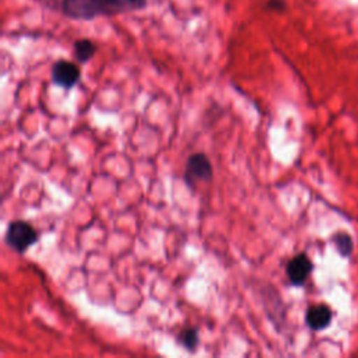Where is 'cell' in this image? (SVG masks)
Here are the masks:
<instances>
[{"label":"cell","mask_w":358,"mask_h":358,"mask_svg":"<svg viewBox=\"0 0 358 358\" xmlns=\"http://www.w3.org/2000/svg\"><path fill=\"white\" fill-rule=\"evenodd\" d=\"M147 0H63V14L74 20H90L99 15H115L140 10Z\"/></svg>","instance_id":"1"},{"label":"cell","mask_w":358,"mask_h":358,"mask_svg":"<svg viewBox=\"0 0 358 358\" xmlns=\"http://www.w3.org/2000/svg\"><path fill=\"white\" fill-rule=\"evenodd\" d=\"M38 239L36 231L24 221H13L6 231V243L15 252L22 253Z\"/></svg>","instance_id":"2"},{"label":"cell","mask_w":358,"mask_h":358,"mask_svg":"<svg viewBox=\"0 0 358 358\" xmlns=\"http://www.w3.org/2000/svg\"><path fill=\"white\" fill-rule=\"evenodd\" d=\"M213 178V166L204 154H193L186 162L185 179L192 186L200 180H210Z\"/></svg>","instance_id":"3"},{"label":"cell","mask_w":358,"mask_h":358,"mask_svg":"<svg viewBox=\"0 0 358 358\" xmlns=\"http://www.w3.org/2000/svg\"><path fill=\"white\" fill-rule=\"evenodd\" d=\"M313 270V263L305 253H299L295 257H292L287 263V277L289 282L295 287H301L305 284L306 278L310 275Z\"/></svg>","instance_id":"4"},{"label":"cell","mask_w":358,"mask_h":358,"mask_svg":"<svg viewBox=\"0 0 358 358\" xmlns=\"http://www.w3.org/2000/svg\"><path fill=\"white\" fill-rule=\"evenodd\" d=\"M52 80L62 88H71L80 80V69L67 60H59L52 70Z\"/></svg>","instance_id":"5"},{"label":"cell","mask_w":358,"mask_h":358,"mask_svg":"<svg viewBox=\"0 0 358 358\" xmlns=\"http://www.w3.org/2000/svg\"><path fill=\"white\" fill-rule=\"evenodd\" d=\"M331 317L333 315L330 308L324 303H319L308 308L305 315V322L312 330H323L330 324Z\"/></svg>","instance_id":"6"},{"label":"cell","mask_w":358,"mask_h":358,"mask_svg":"<svg viewBox=\"0 0 358 358\" xmlns=\"http://www.w3.org/2000/svg\"><path fill=\"white\" fill-rule=\"evenodd\" d=\"M95 50V45L88 39H80L74 43V56L80 63H85L87 60H90L94 56Z\"/></svg>","instance_id":"7"},{"label":"cell","mask_w":358,"mask_h":358,"mask_svg":"<svg viewBox=\"0 0 358 358\" xmlns=\"http://www.w3.org/2000/svg\"><path fill=\"white\" fill-rule=\"evenodd\" d=\"M333 241H334V245H336L338 253L343 257H348L352 253V249H354L352 238L347 232H337L334 235Z\"/></svg>","instance_id":"8"},{"label":"cell","mask_w":358,"mask_h":358,"mask_svg":"<svg viewBox=\"0 0 358 358\" xmlns=\"http://www.w3.org/2000/svg\"><path fill=\"white\" fill-rule=\"evenodd\" d=\"M178 341L186 350H194V347L199 344V331H197V329L196 327L183 329L178 336Z\"/></svg>","instance_id":"9"},{"label":"cell","mask_w":358,"mask_h":358,"mask_svg":"<svg viewBox=\"0 0 358 358\" xmlns=\"http://www.w3.org/2000/svg\"><path fill=\"white\" fill-rule=\"evenodd\" d=\"M284 6H285V4H284L282 0H270V1H268V7L275 8V10H282Z\"/></svg>","instance_id":"10"}]
</instances>
